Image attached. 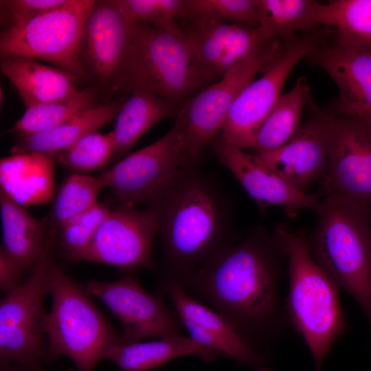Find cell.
Segmentation results:
<instances>
[{
    "label": "cell",
    "mask_w": 371,
    "mask_h": 371,
    "mask_svg": "<svg viewBox=\"0 0 371 371\" xmlns=\"http://www.w3.org/2000/svg\"><path fill=\"white\" fill-rule=\"evenodd\" d=\"M166 293L192 339L251 371H273L269 355L250 347L220 314L189 295L179 286L169 288Z\"/></svg>",
    "instance_id": "19"
},
{
    "label": "cell",
    "mask_w": 371,
    "mask_h": 371,
    "mask_svg": "<svg viewBox=\"0 0 371 371\" xmlns=\"http://www.w3.org/2000/svg\"><path fill=\"white\" fill-rule=\"evenodd\" d=\"M98 90L93 86L67 99L26 109L23 116L3 134H32L46 131L67 122L79 113L94 106Z\"/></svg>",
    "instance_id": "30"
},
{
    "label": "cell",
    "mask_w": 371,
    "mask_h": 371,
    "mask_svg": "<svg viewBox=\"0 0 371 371\" xmlns=\"http://www.w3.org/2000/svg\"><path fill=\"white\" fill-rule=\"evenodd\" d=\"M116 117L112 134L114 153L112 161L117 162L131 150L138 139L153 126L166 118H177L183 103L158 96L144 89L133 87Z\"/></svg>",
    "instance_id": "22"
},
{
    "label": "cell",
    "mask_w": 371,
    "mask_h": 371,
    "mask_svg": "<svg viewBox=\"0 0 371 371\" xmlns=\"http://www.w3.org/2000/svg\"><path fill=\"white\" fill-rule=\"evenodd\" d=\"M323 30L315 27L284 43L281 54L251 82L230 107L221 135L231 144L251 148L262 122L282 95L290 72L297 63L325 41Z\"/></svg>",
    "instance_id": "10"
},
{
    "label": "cell",
    "mask_w": 371,
    "mask_h": 371,
    "mask_svg": "<svg viewBox=\"0 0 371 371\" xmlns=\"http://www.w3.org/2000/svg\"><path fill=\"white\" fill-rule=\"evenodd\" d=\"M54 154H15L0 161V189L23 205L45 202L54 186Z\"/></svg>",
    "instance_id": "26"
},
{
    "label": "cell",
    "mask_w": 371,
    "mask_h": 371,
    "mask_svg": "<svg viewBox=\"0 0 371 371\" xmlns=\"http://www.w3.org/2000/svg\"><path fill=\"white\" fill-rule=\"evenodd\" d=\"M188 355L198 356L207 362L218 356L190 337L180 335L128 344L116 343L107 348L103 359L111 361L122 371H147Z\"/></svg>",
    "instance_id": "25"
},
{
    "label": "cell",
    "mask_w": 371,
    "mask_h": 371,
    "mask_svg": "<svg viewBox=\"0 0 371 371\" xmlns=\"http://www.w3.org/2000/svg\"><path fill=\"white\" fill-rule=\"evenodd\" d=\"M311 98L308 80L300 76L294 87L281 95L259 128L251 147L254 154L276 150L288 142L299 129Z\"/></svg>",
    "instance_id": "27"
},
{
    "label": "cell",
    "mask_w": 371,
    "mask_h": 371,
    "mask_svg": "<svg viewBox=\"0 0 371 371\" xmlns=\"http://www.w3.org/2000/svg\"><path fill=\"white\" fill-rule=\"evenodd\" d=\"M67 0H1L0 19L3 30L24 24L64 4Z\"/></svg>",
    "instance_id": "36"
},
{
    "label": "cell",
    "mask_w": 371,
    "mask_h": 371,
    "mask_svg": "<svg viewBox=\"0 0 371 371\" xmlns=\"http://www.w3.org/2000/svg\"><path fill=\"white\" fill-rule=\"evenodd\" d=\"M109 212L107 206L98 203L62 224L57 235V247H60L62 255L70 261H76Z\"/></svg>",
    "instance_id": "34"
},
{
    "label": "cell",
    "mask_w": 371,
    "mask_h": 371,
    "mask_svg": "<svg viewBox=\"0 0 371 371\" xmlns=\"http://www.w3.org/2000/svg\"><path fill=\"white\" fill-rule=\"evenodd\" d=\"M275 227L283 238L287 255V314L311 352L314 371H322L335 340L349 328L340 304L341 289L311 258L305 231L284 224Z\"/></svg>",
    "instance_id": "4"
},
{
    "label": "cell",
    "mask_w": 371,
    "mask_h": 371,
    "mask_svg": "<svg viewBox=\"0 0 371 371\" xmlns=\"http://www.w3.org/2000/svg\"><path fill=\"white\" fill-rule=\"evenodd\" d=\"M211 145L220 163L236 177L256 202L260 213L273 205H279L291 216L302 209L315 210L319 203L316 194L302 192L260 162L218 135Z\"/></svg>",
    "instance_id": "18"
},
{
    "label": "cell",
    "mask_w": 371,
    "mask_h": 371,
    "mask_svg": "<svg viewBox=\"0 0 371 371\" xmlns=\"http://www.w3.org/2000/svg\"><path fill=\"white\" fill-rule=\"evenodd\" d=\"M52 306L45 324L47 357L70 358L78 371H94L120 335L91 295L55 262L49 274Z\"/></svg>",
    "instance_id": "6"
},
{
    "label": "cell",
    "mask_w": 371,
    "mask_h": 371,
    "mask_svg": "<svg viewBox=\"0 0 371 371\" xmlns=\"http://www.w3.org/2000/svg\"><path fill=\"white\" fill-rule=\"evenodd\" d=\"M85 289L120 322L123 331L119 344L183 335V324L176 311L166 305L162 294L149 293L135 276L127 275L112 282L91 280Z\"/></svg>",
    "instance_id": "13"
},
{
    "label": "cell",
    "mask_w": 371,
    "mask_h": 371,
    "mask_svg": "<svg viewBox=\"0 0 371 371\" xmlns=\"http://www.w3.org/2000/svg\"><path fill=\"white\" fill-rule=\"evenodd\" d=\"M126 90L133 87L183 103L210 84L180 27L136 21L132 25L126 67Z\"/></svg>",
    "instance_id": "5"
},
{
    "label": "cell",
    "mask_w": 371,
    "mask_h": 371,
    "mask_svg": "<svg viewBox=\"0 0 371 371\" xmlns=\"http://www.w3.org/2000/svg\"><path fill=\"white\" fill-rule=\"evenodd\" d=\"M58 228L48 229L45 245L36 265L0 302L1 366L36 368L47 357L43 302L49 292V274L54 263Z\"/></svg>",
    "instance_id": "7"
},
{
    "label": "cell",
    "mask_w": 371,
    "mask_h": 371,
    "mask_svg": "<svg viewBox=\"0 0 371 371\" xmlns=\"http://www.w3.org/2000/svg\"><path fill=\"white\" fill-rule=\"evenodd\" d=\"M259 27L271 38L283 42L317 27L321 3L314 0H256Z\"/></svg>",
    "instance_id": "29"
},
{
    "label": "cell",
    "mask_w": 371,
    "mask_h": 371,
    "mask_svg": "<svg viewBox=\"0 0 371 371\" xmlns=\"http://www.w3.org/2000/svg\"><path fill=\"white\" fill-rule=\"evenodd\" d=\"M155 236V218L148 209L119 205L110 210L76 261L106 264L123 271L153 269Z\"/></svg>",
    "instance_id": "14"
},
{
    "label": "cell",
    "mask_w": 371,
    "mask_h": 371,
    "mask_svg": "<svg viewBox=\"0 0 371 371\" xmlns=\"http://www.w3.org/2000/svg\"><path fill=\"white\" fill-rule=\"evenodd\" d=\"M19 371H38L36 368H26L23 367H19Z\"/></svg>",
    "instance_id": "39"
},
{
    "label": "cell",
    "mask_w": 371,
    "mask_h": 371,
    "mask_svg": "<svg viewBox=\"0 0 371 371\" xmlns=\"http://www.w3.org/2000/svg\"><path fill=\"white\" fill-rule=\"evenodd\" d=\"M198 161V160H196ZM181 124L153 144L126 156L98 175L119 205L132 207L146 201L175 172L189 162Z\"/></svg>",
    "instance_id": "12"
},
{
    "label": "cell",
    "mask_w": 371,
    "mask_h": 371,
    "mask_svg": "<svg viewBox=\"0 0 371 371\" xmlns=\"http://www.w3.org/2000/svg\"><path fill=\"white\" fill-rule=\"evenodd\" d=\"M315 212V224L306 232L309 254L355 300L371 326V208L347 196L328 194Z\"/></svg>",
    "instance_id": "3"
},
{
    "label": "cell",
    "mask_w": 371,
    "mask_h": 371,
    "mask_svg": "<svg viewBox=\"0 0 371 371\" xmlns=\"http://www.w3.org/2000/svg\"><path fill=\"white\" fill-rule=\"evenodd\" d=\"M367 371H371V368L370 370H367Z\"/></svg>",
    "instance_id": "40"
},
{
    "label": "cell",
    "mask_w": 371,
    "mask_h": 371,
    "mask_svg": "<svg viewBox=\"0 0 371 371\" xmlns=\"http://www.w3.org/2000/svg\"><path fill=\"white\" fill-rule=\"evenodd\" d=\"M146 203L161 243V294L175 286L183 289L205 262L235 240L228 197L199 160L178 169Z\"/></svg>",
    "instance_id": "2"
},
{
    "label": "cell",
    "mask_w": 371,
    "mask_h": 371,
    "mask_svg": "<svg viewBox=\"0 0 371 371\" xmlns=\"http://www.w3.org/2000/svg\"><path fill=\"white\" fill-rule=\"evenodd\" d=\"M335 82V116L371 119V49H346L325 41L307 56Z\"/></svg>",
    "instance_id": "20"
},
{
    "label": "cell",
    "mask_w": 371,
    "mask_h": 371,
    "mask_svg": "<svg viewBox=\"0 0 371 371\" xmlns=\"http://www.w3.org/2000/svg\"><path fill=\"white\" fill-rule=\"evenodd\" d=\"M104 187L98 176L74 173L68 177L57 191L46 221L47 227H59L67 221L98 203Z\"/></svg>",
    "instance_id": "31"
},
{
    "label": "cell",
    "mask_w": 371,
    "mask_h": 371,
    "mask_svg": "<svg viewBox=\"0 0 371 371\" xmlns=\"http://www.w3.org/2000/svg\"><path fill=\"white\" fill-rule=\"evenodd\" d=\"M284 43L273 38L218 81L186 99L175 121L181 126L192 160L218 135L227 113L242 91L283 51Z\"/></svg>",
    "instance_id": "9"
},
{
    "label": "cell",
    "mask_w": 371,
    "mask_h": 371,
    "mask_svg": "<svg viewBox=\"0 0 371 371\" xmlns=\"http://www.w3.org/2000/svg\"><path fill=\"white\" fill-rule=\"evenodd\" d=\"M133 22L119 0H100L85 23L79 48L84 76L106 94L126 90V59Z\"/></svg>",
    "instance_id": "11"
},
{
    "label": "cell",
    "mask_w": 371,
    "mask_h": 371,
    "mask_svg": "<svg viewBox=\"0 0 371 371\" xmlns=\"http://www.w3.org/2000/svg\"><path fill=\"white\" fill-rule=\"evenodd\" d=\"M1 71L14 85L26 109L71 97L78 90L80 77L39 60L22 57H3Z\"/></svg>",
    "instance_id": "21"
},
{
    "label": "cell",
    "mask_w": 371,
    "mask_h": 371,
    "mask_svg": "<svg viewBox=\"0 0 371 371\" xmlns=\"http://www.w3.org/2000/svg\"><path fill=\"white\" fill-rule=\"evenodd\" d=\"M305 111V120L288 142L276 150L254 155L293 187L308 193L325 174L335 115L317 106L312 98Z\"/></svg>",
    "instance_id": "15"
},
{
    "label": "cell",
    "mask_w": 371,
    "mask_h": 371,
    "mask_svg": "<svg viewBox=\"0 0 371 371\" xmlns=\"http://www.w3.org/2000/svg\"><path fill=\"white\" fill-rule=\"evenodd\" d=\"M325 195L347 196L371 208V119L335 116Z\"/></svg>",
    "instance_id": "16"
},
{
    "label": "cell",
    "mask_w": 371,
    "mask_h": 371,
    "mask_svg": "<svg viewBox=\"0 0 371 371\" xmlns=\"http://www.w3.org/2000/svg\"><path fill=\"white\" fill-rule=\"evenodd\" d=\"M185 21V26H179L210 85L273 39L260 27H246L213 19Z\"/></svg>",
    "instance_id": "17"
},
{
    "label": "cell",
    "mask_w": 371,
    "mask_h": 371,
    "mask_svg": "<svg viewBox=\"0 0 371 371\" xmlns=\"http://www.w3.org/2000/svg\"><path fill=\"white\" fill-rule=\"evenodd\" d=\"M317 25L335 30L337 45L351 49H371V0H334L321 3Z\"/></svg>",
    "instance_id": "28"
},
{
    "label": "cell",
    "mask_w": 371,
    "mask_h": 371,
    "mask_svg": "<svg viewBox=\"0 0 371 371\" xmlns=\"http://www.w3.org/2000/svg\"><path fill=\"white\" fill-rule=\"evenodd\" d=\"M213 19L246 27H258L256 0H188L183 21Z\"/></svg>",
    "instance_id": "33"
},
{
    "label": "cell",
    "mask_w": 371,
    "mask_h": 371,
    "mask_svg": "<svg viewBox=\"0 0 371 371\" xmlns=\"http://www.w3.org/2000/svg\"><path fill=\"white\" fill-rule=\"evenodd\" d=\"M114 148L112 132L102 134L95 131L55 154V159L70 170L84 174L106 167L112 161Z\"/></svg>",
    "instance_id": "32"
},
{
    "label": "cell",
    "mask_w": 371,
    "mask_h": 371,
    "mask_svg": "<svg viewBox=\"0 0 371 371\" xmlns=\"http://www.w3.org/2000/svg\"><path fill=\"white\" fill-rule=\"evenodd\" d=\"M124 102L113 100L92 106L76 115L63 124L50 130L32 133L18 134L11 153L15 154H56L80 139L110 123L116 118Z\"/></svg>",
    "instance_id": "24"
},
{
    "label": "cell",
    "mask_w": 371,
    "mask_h": 371,
    "mask_svg": "<svg viewBox=\"0 0 371 371\" xmlns=\"http://www.w3.org/2000/svg\"><path fill=\"white\" fill-rule=\"evenodd\" d=\"M133 21H144L157 27H175L188 11V0H119Z\"/></svg>",
    "instance_id": "35"
},
{
    "label": "cell",
    "mask_w": 371,
    "mask_h": 371,
    "mask_svg": "<svg viewBox=\"0 0 371 371\" xmlns=\"http://www.w3.org/2000/svg\"><path fill=\"white\" fill-rule=\"evenodd\" d=\"M287 255L275 227L260 225L223 248L194 274L185 291L205 302L258 352L292 328L279 292Z\"/></svg>",
    "instance_id": "1"
},
{
    "label": "cell",
    "mask_w": 371,
    "mask_h": 371,
    "mask_svg": "<svg viewBox=\"0 0 371 371\" xmlns=\"http://www.w3.org/2000/svg\"><path fill=\"white\" fill-rule=\"evenodd\" d=\"M24 274L17 265L0 249V286L5 293L18 286Z\"/></svg>",
    "instance_id": "37"
},
{
    "label": "cell",
    "mask_w": 371,
    "mask_h": 371,
    "mask_svg": "<svg viewBox=\"0 0 371 371\" xmlns=\"http://www.w3.org/2000/svg\"><path fill=\"white\" fill-rule=\"evenodd\" d=\"M0 209L3 238L0 249L23 274L29 273L42 254L48 227L1 189Z\"/></svg>",
    "instance_id": "23"
},
{
    "label": "cell",
    "mask_w": 371,
    "mask_h": 371,
    "mask_svg": "<svg viewBox=\"0 0 371 371\" xmlns=\"http://www.w3.org/2000/svg\"><path fill=\"white\" fill-rule=\"evenodd\" d=\"M1 371H19V368L14 366H1Z\"/></svg>",
    "instance_id": "38"
},
{
    "label": "cell",
    "mask_w": 371,
    "mask_h": 371,
    "mask_svg": "<svg viewBox=\"0 0 371 371\" xmlns=\"http://www.w3.org/2000/svg\"><path fill=\"white\" fill-rule=\"evenodd\" d=\"M95 0H67L21 25L0 33V55L43 60L79 77L84 71L79 48Z\"/></svg>",
    "instance_id": "8"
}]
</instances>
